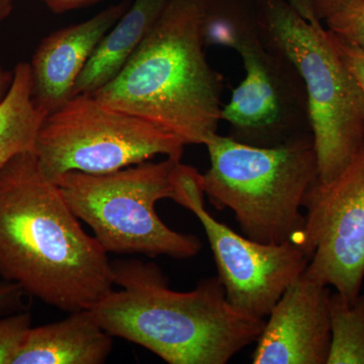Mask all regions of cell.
Wrapping results in <instances>:
<instances>
[{"label":"cell","instance_id":"cell-1","mask_svg":"<svg viewBox=\"0 0 364 364\" xmlns=\"http://www.w3.org/2000/svg\"><path fill=\"white\" fill-rule=\"evenodd\" d=\"M0 277L68 313L90 310L114 289L107 253L33 151L0 169Z\"/></svg>","mask_w":364,"mask_h":364},{"label":"cell","instance_id":"cell-2","mask_svg":"<svg viewBox=\"0 0 364 364\" xmlns=\"http://www.w3.org/2000/svg\"><path fill=\"white\" fill-rule=\"evenodd\" d=\"M114 287L90 309L112 335L140 345L169 364H226L256 342L265 318L239 312L219 277L173 291L154 263L112 261Z\"/></svg>","mask_w":364,"mask_h":364},{"label":"cell","instance_id":"cell-3","mask_svg":"<svg viewBox=\"0 0 364 364\" xmlns=\"http://www.w3.org/2000/svg\"><path fill=\"white\" fill-rule=\"evenodd\" d=\"M203 25V0H169L123 69L90 95L205 145L222 122L224 85L205 57Z\"/></svg>","mask_w":364,"mask_h":364},{"label":"cell","instance_id":"cell-4","mask_svg":"<svg viewBox=\"0 0 364 364\" xmlns=\"http://www.w3.org/2000/svg\"><path fill=\"white\" fill-rule=\"evenodd\" d=\"M210 168L205 196L218 210L234 213L244 236L265 244H296L309 191L318 181L313 136L258 147L215 134L205 144Z\"/></svg>","mask_w":364,"mask_h":364},{"label":"cell","instance_id":"cell-5","mask_svg":"<svg viewBox=\"0 0 364 364\" xmlns=\"http://www.w3.org/2000/svg\"><path fill=\"white\" fill-rule=\"evenodd\" d=\"M260 9L265 43L303 78L318 181H332L364 144L363 88L322 23L306 21L287 0H260Z\"/></svg>","mask_w":364,"mask_h":364},{"label":"cell","instance_id":"cell-6","mask_svg":"<svg viewBox=\"0 0 364 364\" xmlns=\"http://www.w3.org/2000/svg\"><path fill=\"white\" fill-rule=\"evenodd\" d=\"M181 159L166 157L105 174L70 171L55 181L69 207L92 230L105 252L186 259L202 249L195 235L179 233L160 219L155 205L181 202Z\"/></svg>","mask_w":364,"mask_h":364},{"label":"cell","instance_id":"cell-7","mask_svg":"<svg viewBox=\"0 0 364 364\" xmlns=\"http://www.w3.org/2000/svg\"><path fill=\"white\" fill-rule=\"evenodd\" d=\"M186 144L141 117L111 109L90 95H76L41 126L33 153L55 181L70 171L105 174L157 155L181 159Z\"/></svg>","mask_w":364,"mask_h":364},{"label":"cell","instance_id":"cell-8","mask_svg":"<svg viewBox=\"0 0 364 364\" xmlns=\"http://www.w3.org/2000/svg\"><path fill=\"white\" fill-rule=\"evenodd\" d=\"M177 184L179 205L205 230L229 303L250 317L267 318L287 287L305 273L309 256L293 242L261 243L215 220L205 208L203 174L193 167L181 162Z\"/></svg>","mask_w":364,"mask_h":364},{"label":"cell","instance_id":"cell-9","mask_svg":"<svg viewBox=\"0 0 364 364\" xmlns=\"http://www.w3.org/2000/svg\"><path fill=\"white\" fill-rule=\"evenodd\" d=\"M304 208L296 243L310 259L304 274L353 301L364 279V144L338 176L314 184Z\"/></svg>","mask_w":364,"mask_h":364},{"label":"cell","instance_id":"cell-10","mask_svg":"<svg viewBox=\"0 0 364 364\" xmlns=\"http://www.w3.org/2000/svg\"><path fill=\"white\" fill-rule=\"evenodd\" d=\"M239 55L245 77L222 109L229 136L273 147L313 136L305 85L294 64L267 43Z\"/></svg>","mask_w":364,"mask_h":364},{"label":"cell","instance_id":"cell-11","mask_svg":"<svg viewBox=\"0 0 364 364\" xmlns=\"http://www.w3.org/2000/svg\"><path fill=\"white\" fill-rule=\"evenodd\" d=\"M330 287L305 274L277 301L256 340L254 364H327L331 344Z\"/></svg>","mask_w":364,"mask_h":364},{"label":"cell","instance_id":"cell-12","mask_svg":"<svg viewBox=\"0 0 364 364\" xmlns=\"http://www.w3.org/2000/svg\"><path fill=\"white\" fill-rule=\"evenodd\" d=\"M130 4L121 2L66 26L40 43L30 64L35 104L49 116L74 97L76 82L95 48Z\"/></svg>","mask_w":364,"mask_h":364},{"label":"cell","instance_id":"cell-13","mask_svg":"<svg viewBox=\"0 0 364 364\" xmlns=\"http://www.w3.org/2000/svg\"><path fill=\"white\" fill-rule=\"evenodd\" d=\"M112 350V336L90 310L31 328L13 364H100Z\"/></svg>","mask_w":364,"mask_h":364},{"label":"cell","instance_id":"cell-14","mask_svg":"<svg viewBox=\"0 0 364 364\" xmlns=\"http://www.w3.org/2000/svg\"><path fill=\"white\" fill-rule=\"evenodd\" d=\"M169 0H134L100 44L76 82L74 95H91L126 65L157 23Z\"/></svg>","mask_w":364,"mask_h":364},{"label":"cell","instance_id":"cell-15","mask_svg":"<svg viewBox=\"0 0 364 364\" xmlns=\"http://www.w3.org/2000/svg\"><path fill=\"white\" fill-rule=\"evenodd\" d=\"M46 117L33 102L30 64L18 63L0 104V169L16 155L33 150Z\"/></svg>","mask_w":364,"mask_h":364},{"label":"cell","instance_id":"cell-16","mask_svg":"<svg viewBox=\"0 0 364 364\" xmlns=\"http://www.w3.org/2000/svg\"><path fill=\"white\" fill-rule=\"evenodd\" d=\"M205 46L240 53L265 43L260 0H203Z\"/></svg>","mask_w":364,"mask_h":364},{"label":"cell","instance_id":"cell-17","mask_svg":"<svg viewBox=\"0 0 364 364\" xmlns=\"http://www.w3.org/2000/svg\"><path fill=\"white\" fill-rule=\"evenodd\" d=\"M331 344L327 364H364V294L353 301L331 293Z\"/></svg>","mask_w":364,"mask_h":364},{"label":"cell","instance_id":"cell-18","mask_svg":"<svg viewBox=\"0 0 364 364\" xmlns=\"http://www.w3.org/2000/svg\"><path fill=\"white\" fill-rule=\"evenodd\" d=\"M325 21L330 32L364 52V0L345 6Z\"/></svg>","mask_w":364,"mask_h":364},{"label":"cell","instance_id":"cell-19","mask_svg":"<svg viewBox=\"0 0 364 364\" xmlns=\"http://www.w3.org/2000/svg\"><path fill=\"white\" fill-rule=\"evenodd\" d=\"M31 328L30 313L18 312L0 318V364H13Z\"/></svg>","mask_w":364,"mask_h":364},{"label":"cell","instance_id":"cell-20","mask_svg":"<svg viewBox=\"0 0 364 364\" xmlns=\"http://www.w3.org/2000/svg\"><path fill=\"white\" fill-rule=\"evenodd\" d=\"M335 38H336L337 46H338L342 56L348 64L349 68L353 72L354 76L358 79L359 85L363 88L364 93V52L355 46H352L339 39L336 36Z\"/></svg>","mask_w":364,"mask_h":364},{"label":"cell","instance_id":"cell-21","mask_svg":"<svg viewBox=\"0 0 364 364\" xmlns=\"http://www.w3.org/2000/svg\"><path fill=\"white\" fill-rule=\"evenodd\" d=\"M25 294L20 286L0 277V314L23 308Z\"/></svg>","mask_w":364,"mask_h":364},{"label":"cell","instance_id":"cell-22","mask_svg":"<svg viewBox=\"0 0 364 364\" xmlns=\"http://www.w3.org/2000/svg\"><path fill=\"white\" fill-rule=\"evenodd\" d=\"M356 1L358 0H310L314 14L321 23Z\"/></svg>","mask_w":364,"mask_h":364},{"label":"cell","instance_id":"cell-23","mask_svg":"<svg viewBox=\"0 0 364 364\" xmlns=\"http://www.w3.org/2000/svg\"><path fill=\"white\" fill-rule=\"evenodd\" d=\"M54 13L61 14L93 6L105 0H43Z\"/></svg>","mask_w":364,"mask_h":364},{"label":"cell","instance_id":"cell-24","mask_svg":"<svg viewBox=\"0 0 364 364\" xmlns=\"http://www.w3.org/2000/svg\"><path fill=\"white\" fill-rule=\"evenodd\" d=\"M291 6L306 21L312 23H321L317 20L315 14H314L313 7L311 6L310 0H287Z\"/></svg>","mask_w":364,"mask_h":364},{"label":"cell","instance_id":"cell-25","mask_svg":"<svg viewBox=\"0 0 364 364\" xmlns=\"http://www.w3.org/2000/svg\"><path fill=\"white\" fill-rule=\"evenodd\" d=\"M14 72H7L0 65V104L6 98L13 83Z\"/></svg>","mask_w":364,"mask_h":364},{"label":"cell","instance_id":"cell-26","mask_svg":"<svg viewBox=\"0 0 364 364\" xmlns=\"http://www.w3.org/2000/svg\"><path fill=\"white\" fill-rule=\"evenodd\" d=\"M14 9V0H0V23L11 14Z\"/></svg>","mask_w":364,"mask_h":364}]
</instances>
